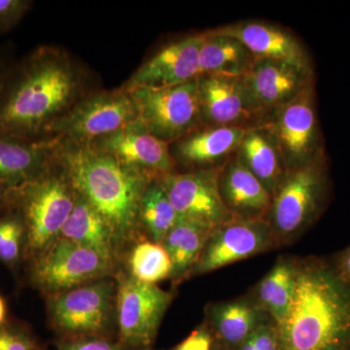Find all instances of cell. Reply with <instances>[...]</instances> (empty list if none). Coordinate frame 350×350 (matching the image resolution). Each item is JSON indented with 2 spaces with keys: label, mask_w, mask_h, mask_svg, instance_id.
<instances>
[{
  "label": "cell",
  "mask_w": 350,
  "mask_h": 350,
  "mask_svg": "<svg viewBox=\"0 0 350 350\" xmlns=\"http://www.w3.org/2000/svg\"><path fill=\"white\" fill-rule=\"evenodd\" d=\"M94 90L91 75L68 51L39 46L7 72L0 89V135L49 139L52 129Z\"/></svg>",
  "instance_id": "1"
},
{
  "label": "cell",
  "mask_w": 350,
  "mask_h": 350,
  "mask_svg": "<svg viewBox=\"0 0 350 350\" xmlns=\"http://www.w3.org/2000/svg\"><path fill=\"white\" fill-rule=\"evenodd\" d=\"M275 329L280 350H350V282L326 262H303L291 308Z\"/></svg>",
  "instance_id": "2"
},
{
  "label": "cell",
  "mask_w": 350,
  "mask_h": 350,
  "mask_svg": "<svg viewBox=\"0 0 350 350\" xmlns=\"http://www.w3.org/2000/svg\"><path fill=\"white\" fill-rule=\"evenodd\" d=\"M59 144V163L76 194L107 221L116 239L131 234L138 224L140 202L152 178L93 144Z\"/></svg>",
  "instance_id": "3"
},
{
  "label": "cell",
  "mask_w": 350,
  "mask_h": 350,
  "mask_svg": "<svg viewBox=\"0 0 350 350\" xmlns=\"http://www.w3.org/2000/svg\"><path fill=\"white\" fill-rule=\"evenodd\" d=\"M75 200L59 160L36 180L11 189L9 204L19 211L27 229L25 258L39 256L61 237Z\"/></svg>",
  "instance_id": "4"
},
{
  "label": "cell",
  "mask_w": 350,
  "mask_h": 350,
  "mask_svg": "<svg viewBox=\"0 0 350 350\" xmlns=\"http://www.w3.org/2000/svg\"><path fill=\"white\" fill-rule=\"evenodd\" d=\"M328 158L286 170L273 195L269 221L276 241L300 234L319 217L329 193Z\"/></svg>",
  "instance_id": "5"
},
{
  "label": "cell",
  "mask_w": 350,
  "mask_h": 350,
  "mask_svg": "<svg viewBox=\"0 0 350 350\" xmlns=\"http://www.w3.org/2000/svg\"><path fill=\"white\" fill-rule=\"evenodd\" d=\"M137 121V105L131 92L122 87L94 90L52 129L49 139L68 144H91Z\"/></svg>",
  "instance_id": "6"
},
{
  "label": "cell",
  "mask_w": 350,
  "mask_h": 350,
  "mask_svg": "<svg viewBox=\"0 0 350 350\" xmlns=\"http://www.w3.org/2000/svg\"><path fill=\"white\" fill-rule=\"evenodd\" d=\"M260 126L273 138L286 170L312 162L326 152L317 115L315 82Z\"/></svg>",
  "instance_id": "7"
},
{
  "label": "cell",
  "mask_w": 350,
  "mask_h": 350,
  "mask_svg": "<svg viewBox=\"0 0 350 350\" xmlns=\"http://www.w3.org/2000/svg\"><path fill=\"white\" fill-rule=\"evenodd\" d=\"M138 121L154 137L172 144L204 126L200 116L198 78L178 86L131 91Z\"/></svg>",
  "instance_id": "8"
},
{
  "label": "cell",
  "mask_w": 350,
  "mask_h": 350,
  "mask_svg": "<svg viewBox=\"0 0 350 350\" xmlns=\"http://www.w3.org/2000/svg\"><path fill=\"white\" fill-rule=\"evenodd\" d=\"M111 262L98 251L59 238L32 259L31 280L43 291L61 293L107 275Z\"/></svg>",
  "instance_id": "9"
},
{
  "label": "cell",
  "mask_w": 350,
  "mask_h": 350,
  "mask_svg": "<svg viewBox=\"0 0 350 350\" xmlns=\"http://www.w3.org/2000/svg\"><path fill=\"white\" fill-rule=\"evenodd\" d=\"M172 294L157 284L122 276L117 291L120 342L128 347H146L153 342Z\"/></svg>",
  "instance_id": "10"
},
{
  "label": "cell",
  "mask_w": 350,
  "mask_h": 350,
  "mask_svg": "<svg viewBox=\"0 0 350 350\" xmlns=\"http://www.w3.org/2000/svg\"><path fill=\"white\" fill-rule=\"evenodd\" d=\"M222 167L175 172L159 179L179 218L213 230L234 220L223 202L219 189Z\"/></svg>",
  "instance_id": "11"
},
{
  "label": "cell",
  "mask_w": 350,
  "mask_h": 350,
  "mask_svg": "<svg viewBox=\"0 0 350 350\" xmlns=\"http://www.w3.org/2000/svg\"><path fill=\"white\" fill-rule=\"evenodd\" d=\"M113 288L94 282L55 294L50 299V315L57 330L71 338L100 337L111 312Z\"/></svg>",
  "instance_id": "12"
},
{
  "label": "cell",
  "mask_w": 350,
  "mask_h": 350,
  "mask_svg": "<svg viewBox=\"0 0 350 350\" xmlns=\"http://www.w3.org/2000/svg\"><path fill=\"white\" fill-rule=\"evenodd\" d=\"M243 80L259 126L269 115L293 100L315 82L312 71L258 57L243 75Z\"/></svg>",
  "instance_id": "13"
},
{
  "label": "cell",
  "mask_w": 350,
  "mask_h": 350,
  "mask_svg": "<svg viewBox=\"0 0 350 350\" xmlns=\"http://www.w3.org/2000/svg\"><path fill=\"white\" fill-rule=\"evenodd\" d=\"M275 243L267 219H234L214 230L194 269L198 273H211L264 252Z\"/></svg>",
  "instance_id": "14"
},
{
  "label": "cell",
  "mask_w": 350,
  "mask_h": 350,
  "mask_svg": "<svg viewBox=\"0 0 350 350\" xmlns=\"http://www.w3.org/2000/svg\"><path fill=\"white\" fill-rule=\"evenodd\" d=\"M204 33L193 34L167 44L138 66L122 88L163 89L178 86L200 76V50Z\"/></svg>",
  "instance_id": "15"
},
{
  "label": "cell",
  "mask_w": 350,
  "mask_h": 350,
  "mask_svg": "<svg viewBox=\"0 0 350 350\" xmlns=\"http://www.w3.org/2000/svg\"><path fill=\"white\" fill-rule=\"evenodd\" d=\"M198 94L204 126L245 129L259 126L243 75H200Z\"/></svg>",
  "instance_id": "16"
},
{
  "label": "cell",
  "mask_w": 350,
  "mask_h": 350,
  "mask_svg": "<svg viewBox=\"0 0 350 350\" xmlns=\"http://www.w3.org/2000/svg\"><path fill=\"white\" fill-rule=\"evenodd\" d=\"M91 144L152 179H160L177 172L170 144L154 137L139 121Z\"/></svg>",
  "instance_id": "17"
},
{
  "label": "cell",
  "mask_w": 350,
  "mask_h": 350,
  "mask_svg": "<svg viewBox=\"0 0 350 350\" xmlns=\"http://www.w3.org/2000/svg\"><path fill=\"white\" fill-rule=\"evenodd\" d=\"M248 129L202 126L170 144L177 172L216 170L236 154Z\"/></svg>",
  "instance_id": "18"
},
{
  "label": "cell",
  "mask_w": 350,
  "mask_h": 350,
  "mask_svg": "<svg viewBox=\"0 0 350 350\" xmlns=\"http://www.w3.org/2000/svg\"><path fill=\"white\" fill-rule=\"evenodd\" d=\"M211 31L238 39L258 59L282 62L314 72L312 57L303 42L292 32L278 25L248 21Z\"/></svg>",
  "instance_id": "19"
},
{
  "label": "cell",
  "mask_w": 350,
  "mask_h": 350,
  "mask_svg": "<svg viewBox=\"0 0 350 350\" xmlns=\"http://www.w3.org/2000/svg\"><path fill=\"white\" fill-rule=\"evenodd\" d=\"M57 139L29 140L0 135V181L20 187L49 172L59 160Z\"/></svg>",
  "instance_id": "20"
},
{
  "label": "cell",
  "mask_w": 350,
  "mask_h": 350,
  "mask_svg": "<svg viewBox=\"0 0 350 350\" xmlns=\"http://www.w3.org/2000/svg\"><path fill=\"white\" fill-rule=\"evenodd\" d=\"M219 189L223 202L234 219H267L273 197L236 154L221 170Z\"/></svg>",
  "instance_id": "21"
},
{
  "label": "cell",
  "mask_w": 350,
  "mask_h": 350,
  "mask_svg": "<svg viewBox=\"0 0 350 350\" xmlns=\"http://www.w3.org/2000/svg\"><path fill=\"white\" fill-rule=\"evenodd\" d=\"M236 155L273 197L286 169L268 131L261 126L248 129L239 145Z\"/></svg>",
  "instance_id": "22"
},
{
  "label": "cell",
  "mask_w": 350,
  "mask_h": 350,
  "mask_svg": "<svg viewBox=\"0 0 350 350\" xmlns=\"http://www.w3.org/2000/svg\"><path fill=\"white\" fill-rule=\"evenodd\" d=\"M204 41L200 50V75H227L243 76L254 63V55L238 39L209 29L202 32Z\"/></svg>",
  "instance_id": "23"
},
{
  "label": "cell",
  "mask_w": 350,
  "mask_h": 350,
  "mask_svg": "<svg viewBox=\"0 0 350 350\" xmlns=\"http://www.w3.org/2000/svg\"><path fill=\"white\" fill-rule=\"evenodd\" d=\"M108 258L113 256L116 237L101 214L76 194L75 207L62 229L61 237Z\"/></svg>",
  "instance_id": "24"
},
{
  "label": "cell",
  "mask_w": 350,
  "mask_h": 350,
  "mask_svg": "<svg viewBox=\"0 0 350 350\" xmlns=\"http://www.w3.org/2000/svg\"><path fill=\"white\" fill-rule=\"evenodd\" d=\"M214 230L178 218L162 243L172 259V278H180L195 269Z\"/></svg>",
  "instance_id": "25"
},
{
  "label": "cell",
  "mask_w": 350,
  "mask_h": 350,
  "mask_svg": "<svg viewBox=\"0 0 350 350\" xmlns=\"http://www.w3.org/2000/svg\"><path fill=\"white\" fill-rule=\"evenodd\" d=\"M296 271L291 262L280 261L258 286V306L273 317L275 325L282 323L291 308Z\"/></svg>",
  "instance_id": "26"
},
{
  "label": "cell",
  "mask_w": 350,
  "mask_h": 350,
  "mask_svg": "<svg viewBox=\"0 0 350 350\" xmlns=\"http://www.w3.org/2000/svg\"><path fill=\"white\" fill-rule=\"evenodd\" d=\"M178 218L161 181L152 179L142 196L138 223L144 226L152 241L162 244Z\"/></svg>",
  "instance_id": "27"
},
{
  "label": "cell",
  "mask_w": 350,
  "mask_h": 350,
  "mask_svg": "<svg viewBox=\"0 0 350 350\" xmlns=\"http://www.w3.org/2000/svg\"><path fill=\"white\" fill-rule=\"evenodd\" d=\"M262 308L250 301H237L214 310L216 331L228 344H243L261 325Z\"/></svg>",
  "instance_id": "28"
},
{
  "label": "cell",
  "mask_w": 350,
  "mask_h": 350,
  "mask_svg": "<svg viewBox=\"0 0 350 350\" xmlns=\"http://www.w3.org/2000/svg\"><path fill=\"white\" fill-rule=\"evenodd\" d=\"M131 278L138 282L157 284L172 275L174 266L163 244L142 241L135 246L130 257Z\"/></svg>",
  "instance_id": "29"
},
{
  "label": "cell",
  "mask_w": 350,
  "mask_h": 350,
  "mask_svg": "<svg viewBox=\"0 0 350 350\" xmlns=\"http://www.w3.org/2000/svg\"><path fill=\"white\" fill-rule=\"evenodd\" d=\"M27 229L16 207L8 206L0 213V261L14 269L25 257Z\"/></svg>",
  "instance_id": "30"
},
{
  "label": "cell",
  "mask_w": 350,
  "mask_h": 350,
  "mask_svg": "<svg viewBox=\"0 0 350 350\" xmlns=\"http://www.w3.org/2000/svg\"><path fill=\"white\" fill-rule=\"evenodd\" d=\"M31 0H0V36L13 29L31 10Z\"/></svg>",
  "instance_id": "31"
},
{
  "label": "cell",
  "mask_w": 350,
  "mask_h": 350,
  "mask_svg": "<svg viewBox=\"0 0 350 350\" xmlns=\"http://www.w3.org/2000/svg\"><path fill=\"white\" fill-rule=\"evenodd\" d=\"M0 350H39L29 332L21 327L5 324L0 328Z\"/></svg>",
  "instance_id": "32"
},
{
  "label": "cell",
  "mask_w": 350,
  "mask_h": 350,
  "mask_svg": "<svg viewBox=\"0 0 350 350\" xmlns=\"http://www.w3.org/2000/svg\"><path fill=\"white\" fill-rule=\"evenodd\" d=\"M59 350H120V347L100 337H87L64 342L59 345Z\"/></svg>",
  "instance_id": "33"
},
{
  "label": "cell",
  "mask_w": 350,
  "mask_h": 350,
  "mask_svg": "<svg viewBox=\"0 0 350 350\" xmlns=\"http://www.w3.org/2000/svg\"><path fill=\"white\" fill-rule=\"evenodd\" d=\"M213 340L206 329L200 328L193 331L183 342L174 350H211Z\"/></svg>",
  "instance_id": "34"
},
{
  "label": "cell",
  "mask_w": 350,
  "mask_h": 350,
  "mask_svg": "<svg viewBox=\"0 0 350 350\" xmlns=\"http://www.w3.org/2000/svg\"><path fill=\"white\" fill-rule=\"evenodd\" d=\"M256 350H280L275 329L261 326L251 336Z\"/></svg>",
  "instance_id": "35"
},
{
  "label": "cell",
  "mask_w": 350,
  "mask_h": 350,
  "mask_svg": "<svg viewBox=\"0 0 350 350\" xmlns=\"http://www.w3.org/2000/svg\"><path fill=\"white\" fill-rule=\"evenodd\" d=\"M334 268L340 278L350 282V247L340 255Z\"/></svg>",
  "instance_id": "36"
},
{
  "label": "cell",
  "mask_w": 350,
  "mask_h": 350,
  "mask_svg": "<svg viewBox=\"0 0 350 350\" xmlns=\"http://www.w3.org/2000/svg\"><path fill=\"white\" fill-rule=\"evenodd\" d=\"M11 189L10 186L0 181V213L8 206Z\"/></svg>",
  "instance_id": "37"
},
{
  "label": "cell",
  "mask_w": 350,
  "mask_h": 350,
  "mask_svg": "<svg viewBox=\"0 0 350 350\" xmlns=\"http://www.w3.org/2000/svg\"><path fill=\"white\" fill-rule=\"evenodd\" d=\"M11 66H12V64L7 59L5 52L0 48V89H1L2 84H3L7 72H8Z\"/></svg>",
  "instance_id": "38"
},
{
  "label": "cell",
  "mask_w": 350,
  "mask_h": 350,
  "mask_svg": "<svg viewBox=\"0 0 350 350\" xmlns=\"http://www.w3.org/2000/svg\"><path fill=\"white\" fill-rule=\"evenodd\" d=\"M7 319V305L6 301L0 295V328L5 325Z\"/></svg>",
  "instance_id": "39"
},
{
  "label": "cell",
  "mask_w": 350,
  "mask_h": 350,
  "mask_svg": "<svg viewBox=\"0 0 350 350\" xmlns=\"http://www.w3.org/2000/svg\"><path fill=\"white\" fill-rule=\"evenodd\" d=\"M241 350H256L252 338L250 337L245 342H243V347H241Z\"/></svg>",
  "instance_id": "40"
}]
</instances>
